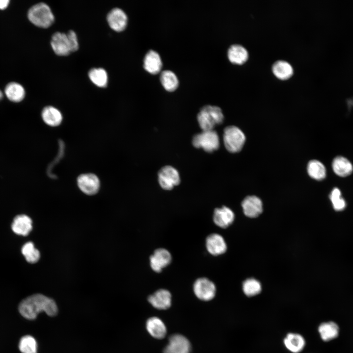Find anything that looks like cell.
<instances>
[{"label":"cell","mask_w":353,"mask_h":353,"mask_svg":"<svg viewBox=\"0 0 353 353\" xmlns=\"http://www.w3.org/2000/svg\"><path fill=\"white\" fill-rule=\"evenodd\" d=\"M107 21L109 26L113 30L120 32L125 29L127 25V17L122 9L115 8L107 14Z\"/></svg>","instance_id":"5bb4252c"},{"label":"cell","mask_w":353,"mask_h":353,"mask_svg":"<svg viewBox=\"0 0 353 353\" xmlns=\"http://www.w3.org/2000/svg\"><path fill=\"white\" fill-rule=\"evenodd\" d=\"M244 293L248 297H253L259 294L262 288L260 283L255 278H250L245 280L242 285Z\"/></svg>","instance_id":"f546056e"},{"label":"cell","mask_w":353,"mask_h":353,"mask_svg":"<svg viewBox=\"0 0 353 353\" xmlns=\"http://www.w3.org/2000/svg\"><path fill=\"white\" fill-rule=\"evenodd\" d=\"M244 214L250 218H255L262 212L263 204L261 200L255 196L246 197L242 202Z\"/></svg>","instance_id":"9a60e30c"},{"label":"cell","mask_w":353,"mask_h":353,"mask_svg":"<svg viewBox=\"0 0 353 353\" xmlns=\"http://www.w3.org/2000/svg\"><path fill=\"white\" fill-rule=\"evenodd\" d=\"M205 247L211 255L217 256L224 253L227 250V245L224 238L217 233L208 235L205 240Z\"/></svg>","instance_id":"7c38bea8"},{"label":"cell","mask_w":353,"mask_h":353,"mask_svg":"<svg viewBox=\"0 0 353 353\" xmlns=\"http://www.w3.org/2000/svg\"><path fill=\"white\" fill-rule=\"evenodd\" d=\"M11 228L16 234L26 236L32 230V220L27 215L24 214L17 215L13 220Z\"/></svg>","instance_id":"ac0fdd59"},{"label":"cell","mask_w":353,"mask_h":353,"mask_svg":"<svg viewBox=\"0 0 353 353\" xmlns=\"http://www.w3.org/2000/svg\"><path fill=\"white\" fill-rule=\"evenodd\" d=\"M192 144L196 148H202L207 152H212L219 148V136L214 130H202L192 138Z\"/></svg>","instance_id":"8992f818"},{"label":"cell","mask_w":353,"mask_h":353,"mask_svg":"<svg viewBox=\"0 0 353 353\" xmlns=\"http://www.w3.org/2000/svg\"><path fill=\"white\" fill-rule=\"evenodd\" d=\"M235 218L233 212L228 207L223 206L215 209L213 220L218 227L225 228L228 227L233 223Z\"/></svg>","instance_id":"2e32d148"},{"label":"cell","mask_w":353,"mask_h":353,"mask_svg":"<svg viewBox=\"0 0 353 353\" xmlns=\"http://www.w3.org/2000/svg\"><path fill=\"white\" fill-rule=\"evenodd\" d=\"M50 44L54 52L60 56L68 55L76 51L79 47L76 34L72 30L67 33H54L51 37Z\"/></svg>","instance_id":"7a4b0ae2"},{"label":"cell","mask_w":353,"mask_h":353,"mask_svg":"<svg viewBox=\"0 0 353 353\" xmlns=\"http://www.w3.org/2000/svg\"><path fill=\"white\" fill-rule=\"evenodd\" d=\"M191 344L188 339L180 334L171 335L163 353H190Z\"/></svg>","instance_id":"9c48e42d"},{"label":"cell","mask_w":353,"mask_h":353,"mask_svg":"<svg viewBox=\"0 0 353 353\" xmlns=\"http://www.w3.org/2000/svg\"><path fill=\"white\" fill-rule=\"evenodd\" d=\"M318 331L323 341H328L337 337L339 328L333 322L323 323L319 326Z\"/></svg>","instance_id":"484cf974"},{"label":"cell","mask_w":353,"mask_h":353,"mask_svg":"<svg viewBox=\"0 0 353 353\" xmlns=\"http://www.w3.org/2000/svg\"><path fill=\"white\" fill-rule=\"evenodd\" d=\"M341 192L337 188L332 190L329 196L334 209L336 211L343 210L346 207L345 200L341 197Z\"/></svg>","instance_id":"d6a6232c"},{"label":"cell","mask_w":353,"mask_h":353,"mask_svg":"<svg viewBox=\"0 0 353 353\" xmlns=\"http://www.w3.org/2000/svg\"><path fill=\"white\" fill-rule=\"evenodd\" d=\"M41 115L44 122L51 126H59L63 119L60 111L52 106L45 107L42 110Z\"/></svg>","instance_id":"7402d4cb"},{"label":"cell","mask_w":353,"mask_h":353,"mask_svg":"<svg viewBox=\"0 0 353 353\" xmlns=\"http://www.w3.org/2000/svg\"><path fill=\"white\" fill-rule=\"evenodd\" d=\"M283 343L286 348L290 352L299 353L304 348L305 341L302 335L290 332L284 338Z\"/></svg>","instance_id":"e0dca14e"},{"label":"cell","mask_w":353,"mask_h":353,"mask_svg":"<svg viewBox=\"0 0 353 353\" xmlns=\"http://www.w3.org/2000/svg\"><path fill=\"white\" fill-rule=\"evenodd\" d=\"M9 3V0H0V9L3 10L7 8Z\"/></svg>","instance_id":"836d02e7"},{"label":"cell","mask_w":353,"mask_h":353,"mask_svg":"<svg viewBox=\"0 0 353 353\" xmlns=\"http://www.w3.org/2000/svg\"><path fill=\"white\" fill-rule=\"evenodd\" d=\"M193 291L200 300L208 301L215 296L216 288L212 281L206 277H202L197 279L194 282Z\"/></svg>","instance_id":"52a82bcc"},{"label":"cell","mask_w":353,"mask_h":353,"mask_svg":"<svg viewBox=\"0 0 353 353\" xmlns=\"http://www.w3.org/2000/svg\"><path fill=\"white\" fill-rule=\"evenodd\" d=\"M77 183L81 191L88 195L96 194L100 187V182L98 176L91 173L84 174L78 176Z\"/></svg>","instance_id":"8fae6325"},{"label":"cell","mask_w":353,"mask_h":353,"mask_svg":"<svg viewBox=\"0 0 353 353\" xmlns=\"http://www.w3.org/2000/svg\"><path fill=\"white\" fill-rule=\"evenodd\" d=\"M158 180L161 187L166 190L172 189L180 181L178 171L169 165L165 166L160 169L158 173Z\"/></svg>","instance_id":"ba28073f"},{"label":"cell","mask_w":353,"mask_h":353,"mask_svg":"<svg viewBox=\"0 0 353 353\" xmlns=\"http://www.w3.org/2000/svg\"><path fill=\"white\" fill-rule=\"evenodd\" d=\"M4 92L8 99L14 102L21 101L25 96L24 87L19 83L15 82L8 83L5 88Z\"/></svg>","instance_id":"cb8c5ba5"},{"label":"cell","mask_w":353,"mask_h":353,"mask_svg":"<svg viewBox=\"0 0 353 353\" xmlns=\"http://www.w3.org/2000/svg\"><path fill=\"white\" fill-rule=\"evenodd\" d=\"M146 328L149 333L156 339H162L166 334L167 329L165 324L157 317H152L147 320Z\"/></svg>","instance_id":"d6986e66"},{"label":"cell","mask_w":353,"mask_h":353,"mask_svg":"<svg viewBox=\"0 0 353 353\" xmlns=\"http://www.w3.org/2000/svg\"><path fill=\"white\" fill-rule=\"evenodd\" d=\"M172 295L171 293L165 289L156 291L148 298V302L156 309L165 310L171 305Z\"/></svg>","instance_id":"4fadbf2b"},{"label":"cell","mask_w":353,"mask_h":353,"mask_svg":"<svg viewBox=\"0 0 353 353\" xmlns=\"http://www.w3.org/2000/svg\"><path fill=\"white\" fill-rule=\"evenodd\" d=\"M19 349L22 353H37L36 340L30 335L23 336L19 343Z\"/></svg>","instance_id":"1f68e13d"},{"label":"cell","mask_w":353,"mask_h":353,"mask_svg":"<svg viewBox=\"0 0 353 353\" xmlns=\"http://www.w3.org/2000/svg\"><path fill=\"white\" fill-rule=\"evenodd\" d=\"M162 67V61L158 53L153 50H150L146 54L144 59V67L148 72L155 74L160 72Z\"/></svg>","instance_id":"ffe728a7"},{"label":"cell","mask_w":353,"mask_h":353,"mask_svg":"<svg viewBox=\"0 0 353 353\" xmlns=\"http://www.w3.org/2000/svg\"><path fill=\"white\" fill-rule=\"evenodd\" d=\"M224 117L222 109L218 106L206 105L203 106L197 115V120L202 130H213L221 124Z\"/></svg>","instance_id":"3957f363"},{"label":"cell","mask_w":353,"mask_h":353,"mask_svg":"<svg viewBox=\"0 0 353 353\" xmlns=\"http://www.w3.org/2000/svg\"><path fill=\"white\" fill-rule=\"evenodd\" d=\"M19 311L24 318L33 320L42 311H44L50 316H55L58 309L52 299L42 294H36L23 300L19 304Z\"/></svg>","instance_id":"6da1fadb"},{"label":"cell","mask_w":353,"mask_h":353,"mask_svg":"<svg viewBox=\"0 0 353 353\" xmlns=\"http://www.w3.org/2000/svg\"><path fill=\"white\" fill-rule=\"evenodd\" d=\"M21 251L25 259L29 263H36L40 258V252L34 247L33 243L31 242L24 244Z\"/></svg>","instance_id":"4dcf8cb0"},{"label":"cell","mask_w":353,"mask_h":353,"mask_svg":"<svg viewBox=\"0 0 353 353\" xmlns=\"http://www.w3.org/2000/svg\"><path fill=\"white\" fill-rule=\"evenodd\" d=\"M27 16L31 23L39 27L48 28L54 21V17L50 7L43 2L32 6L29 9Z\"/></svg>","instance_id":"277c9868"},{"label":"cell","mask_w":353,"mask_h":353,"mask_svg":"<svg viewBox=\"0 0 353 353\" xmlns=\"http://www.w3.org/2000/svg\"><path fill=\"white\" fill-rule=\"evenodd\" d=\"M160 81L164 88L169 91H173L176 89L178 80L176 74L171 70L162 71L160 76Z\"/></svg>","instance_id":"83f0119b"},{"label":"cell","mask_w":353,"mask_h":353,"mask_svg":"<svg viewBox=\"0 0 353 353\" xmlns=\"http://www.w3.org/2000/svg\"><path fill=\"white\" fill-rule=\"evenodd\" d=\"M307 171L311 177L317 180L323 179L326 176L325 167L320 161L317 160H312L309 162Z\"/></svg>","instance_id":"4316f807"},{"label":"cell","mask_w":353,"mask_h":353,"mask_svg":"<svg viewBox=\"0 0 353 353\" xmlns=\"http://www.w3.org/2000/svg\"><path fill=\"white\" fill-rule=\"evenodd\" d=\"M223 141L226 149L230 152L235 153L242 150L246 141V136L239 128L230 126L224 129Z\"/></svg>","instance_id":"5b68a950"},{"label":"cell","mask_w":353,"mask_h":353,"mask_svg":"<svg viewBox=\"0 0 353 353\" xmlns=\"http://www.w3.org/2000/svg\"><path fill=\"white\" fill-rule=\"evenodd\" d=\"M172 255L165 248L156 249L150 257V264L151 269L156 273H160L171 262Z\"/></svg>","instance_id":"30bf717a"},{"label":"cell","mask_w":353,"mask_h":353,"mask_svg":"<svg viewBox=\"0 0 353 353\" xmlns=\"http://www.w3.org/2000/svg\"><path fill=\"white\" fill-rule=\"evenodd\" d=\"M332 166L334 173L340 176H347L353 171V167L351 163L342 156H338L334 158Z\"/></svg>","instance_id":"d4e9b609"},{"label":"cell","mask_w":353,"mask_h":353,"mask_svg":"<svg viewBox=\"0 0 353 353\" xmlns=\"http://www.w3.org/2000/svg\"><path fill=\"white\" fill-rule=\"evenodd\" d=\"M272 71L275 76L279 79H286L293 74V68L287 61L279 60L273 64Z\"/></svg>","instance_id":"603a6c76"},{"label":"cell","mask_w":353,"mask_h":353,"mask_svg":"<svg viewBox=\"0 0 353 353\" xmlns=\"http://www.w3.org/2000/svg\"><path fill=\"white\" fill-rule=\"evenodd\" d=\"M88 76L91 81L100 87H106L108 82V76L106 71L101 68H93L90 70Z\"/></svg>","instance_id":"f1b7e54d"},{"label":"cell","mask_w":353,"mask_h":353,"mask_svg":"<svg viewBox=\"0 0 353 353\" xmlns=\"http://www.w3.org/2000/svg\"><path fill=\"white\" fill-rule=\"evenodd\" d=\"M3 97V94L2 92L0 90V100L2 99Z\"/></svg>","instance_id":"e575fe53"},{"label":"cell","mask_w":353,"mask_h":353,"mask_svg":"<svg viewBox=\"0 0 353 353\" xmlns=\"http://www.w3.org/2000/svg\"><path fill=\"white\" fill-rule=\"evenodd\" d=\"M227 56L230 61L237 64L245 62L249 56L248 51L243 46L239 44L231 45L227 50Z\"/></svg>","instance_id":"44dd1931"}]
</instances>
